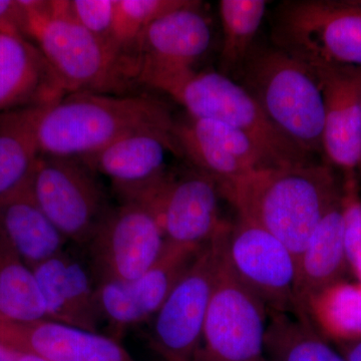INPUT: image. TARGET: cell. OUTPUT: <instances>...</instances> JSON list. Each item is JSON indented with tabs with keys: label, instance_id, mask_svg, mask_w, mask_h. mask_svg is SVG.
Here are the masks:
<instances>
[{
	"label": "cell",
	"instance_id": "obj_1",
	"mask_svg": "<svg viewBox=\"0 0 361 361\" xmlns=\"http://www.w3.org/2000/svg\"><path fill=\"white\" fill-rule=\"evenodd\" d=\"M220 189L237 215L279 239L296 261L311 233L342 195L332 168L312 161L255 171Z\"/></svg>",
	"mask_w": 361,
	"mask_h": 361
},
{
	"label": "cell",
	"instance_id": "obj_2",
	"mask_svg": "<svg viewBox=\"0 0 361 361\" xmlns=\"http://www.w3.org/2000/svg\"><path fill=\"white\" fill-rule=\"evenodd\" d=\"M175 120L167 104L146 94L71 92L42 108L40 154L82 160L134 133L173 135Z\"/></svg>",
	"mask_w": 361,
	"mask_h": 361
},
{
	"label": "cell",
	"instance_id": "obj_3",
	"mask_svg": "<svg viewBox=\"0 0 361 361\" xmlns=\"http://www.w3.org/2000/svg\"><path fill=\"white\" fill-rule=\"evenodd\" d=\"M240 73V85L287 139L310 157L323 152L324 102L306 61L276 45L254 47Z\"/></svg>",
	"mask_w": 361,
	"mask_h": 361
},
{
	"label": "cell",
	"instance_id": "obj_4",
	"mask_svg": "<svg viewBox=\"0 0 361 361\" xmlns=\"http://www.w3.org/2000/svg\"><path fill=\"white\" fill-rule=\"evenodd\" d=\"M30 37L71 92L127 94L137 84L126 59L109 51L73 18L68 1L23 0Z\"/></svg>",
	"mask_w": 361,
	"mask_h": 361
},
{
	"label": "cell",
	"instance_id": "obj_5",
	"mask_svg": "<svg viewBox=\"0 0 361 361\" xmlns=\"http://www.w3.org/2000/svg\"><path fill=\"white\" fill-rule=\"evenodd\" d=\"M165 92L195 118L217 121L249 135L276 168L311 163L310 155L271 123L260 104L238 82L218 71L189 70L149 85Z\"/></svg>",
	"mask_w": 361,
	"mask_h": 361
},
{
	"label": "cell",
	"instance_id": "obj_6",
	"mask_svg": "<svg viewBox=\"0 0 361 361\" xmlns=\"http://www.w3.org/2000/svg\"><path fill=\"white\" fill-rule=\"evenodd\" d=\"M272 39L305 61L361 68V0L283 1Z\"/></svg>",
	"mask_w": 361,
	"mask_h": 361
},
{
	"label": "cell",
	"instance_id": "obj_7",
	"mask_svg": "<svg viewBox=\"0 0 361 361\" xmlns=\"http://www.w3.org/2000/svg\"><path fill=\"white\" fill-rule=\"evenodd\" d=\"M221 198L217 180L194 168L183 176L168 172L122 202L147 209L158 221L167 243L199 249L227 222L221 217Z\"/></svg>",
	"mask_w": 361,
	"mask_h": 361
},
{
	"label": "cell",
	"instance_id": "obj_8",
	"mask_svg": "<svg viewBox=\"0 0 361 361\" xmlns=\"http://www.w3.org/2000/svg\"><path fill=\"white\" fill-rule=\"evenodd\" d=\"M268 314L262 301L235 274L226 258L224 242L201 346L193 361H258L264 357Z\"/></svg>",
	"mask_w": 361,
	"mask_h": 361
},
{
	"label": "cell",
	"instance_id": "obj_9",
	"mask_svg": "<svg viewBox=\"0 0 361 361\" xmlns=\"http://www.w3.org/2000/svg\"><path fill=\"white\" fill-rule=\"evenodd\" d=\"M229 224L202 247L154 317L151 343L164 360L193 361L200 348Z\"/></svg>",
	"mask_w": 361,
	"mask_h": 361
},
{
	"label": "cell",
	"instance_id": "obj_10",
	"mask_svg": "<svg viewBox=\"0 0 361 361\" xmlns=\"http://www.w3.org/2000/svg\"><path fill=\"white\" fill-rule=\"evenodd\" d=\"M30 189L52 224L80 245H87L111 208L96 173L78 159L40 155Z\"/></svg>",
	"mask_w": 361,
	"mask_h": 361
},
{
	"label": "cell",
	"instance_id": "obj_11",
	"mask_svg": "<svg viewBox=\"0 0 361 361\" xmlns=\"http://www.w3.org/2000/svg\"><path fill=\"white\" fill-rule=\"evenodd\" d=\"M166 239L156 218L144 207H111L87 242L97 284L129 282L142 276L160 258Z\"/></svg>",
	"mask_w": 361,
	"mask_h": 361
},
{
	"label": "cell",
	"instance_id": "obj_12",
	"mask_svg": "<svg viewBox=\"0 0 361 361\" xmlns=\"http://www.w3.org/2000/svg\"><path fill=\"white\" fill-rule=\"evenodd\" d=\"M225 254L240 281L262 301L269 315L294 314L297 261L279 239L237 215L226 234Z\"/></svg>",
	"mask_w": 361,
	"mask_h": 361
},
{
	"label": "cell",
	"instance_id": "obj_13",
	"mask_svg": "<svg viewBox=\"0 0 361 361\" xmlns=\"http://www.w3.org/2000/svg\"><path fill=\"white\" fill-rule=\"evenodd\" d=\"M212 28L201 2L183 6L157 18L142 33L134 56L137 85L193 70L210 47Z\"/></svg>",
	"mask_w": 361,
	"mask_h": 361
},
{
	"label": "cell",
	"instance_id": "obj_14",
	"mask_svg": "<svg viewBox=\"0 0 361 361\" xmlns=\"http://www.w3.org/2000/svg\"><path fill=\"white\" fill-rule=\"evenodd\" d=\"M200 249L166 243L160 258L142 276L97 283V305L110 325L111 336L120 341L128 327L155 317Z\"/></svg>",
	"mask_w": 361,
	"mask_h": 361
},
{
	"label": "cell",
	"instance_id": "obj_15",
	"mask_svg": "<svg viewBox=\"0 0 361 361\" xmlns=\"http://www.w3.org/2000/svg\"><path fill=\"white\" fill-rule=\"evenodd\" d=\"M306 63L314 71L324 102L323 152L344 174L356 173L361 166V68Z\"/></svg>",
	"mask_w": 361,
	"mask_h": 361
},
{
	"label": "cell",
	"instance_id": "obj_16",
	"mask_svg": "<svg viewBox=\"0 0 361 361\" xmlns=\"http://www.w3.org/2000/svg\"><path fill=\"white\" fill-rule=\"evenodd\" d=\"M0 348L49 361H137L114 337L49 319L0 320Z\"/></svg>",
	"mask_w": 361,
	"mask_h": 361
},
{
	"label": "cell",
	"instance_id": "obj_17",
	"mask_svg": "<svg viewBox=\"0 0 361 361\" xmlns=\"http://www.w3.org/2000/svg\"><path fill=\"white\" fill-rule=\"evenodd\" d=\"M168 153L180 156L172 134L142 130L126 135L82 161L94 173L108 177L123 199L167 174Z\"/></svg>",
	"mask_w": 361,
	"mask_h": 361
},
{
	"label": "cell",
	"instance_id": "obj_18",
	"mask_svg": "<svg viewBox=\"0 0 361 361\" xmlns=\"http://www.w3.org/2000/svg\"><path fill=\"white\" fill-rule=\"evenodd\" d=\"M66 94L37 44L0 33V113L51 106Z\"/></svg>",
	"mask_w": 361,
	"mask_h": 361
},
{
	"label": "cell",
	"instance_id": "obj_19",
	"mask_svg": "<svg viewBox=\"0 0 361 361\" xmlns=\"http://www.w3.org/2000/svg\"><path fill=\"white\" fill-rule=\"evenodd\" d=\"M47 319L97 332L102 319L97 283L89 271L65 251L32 268Z\"/></svg>",
	"mask_w": 361,
	"mask_h": 361
},
{
	"label": "cell",
	"instance_id": "obj_20",
	"mask_svg": "<svg viewBox=\"0 0 361 361\" xmlns=\"http://www.w3.org/2000/svg\"><path fill=\"white\" fill-rule=\"evenodd\" d=\"M348 270L341 200L316 226L297 260L294 316L310 320L311 300L327 287L343 280Z\"/></svg>",
	"mask_w": 361,
	"mask_h": 361
},
{
	"label": "cell",
	"instance_id": "obj_21",
	"mask_svg": "<svg viewBox=\"0 0 361 361\" xmlns=\"http://www.w3.org/2000/svg\"><path fill=\"white\" fill-rule=\"evenodd\" d=\"M0 235L30 269L63 252L66 241L42 212L30 186L0 202Z\"/></svg>",
	"mask_w": 361,
	"mask_h": 361
},
{
	"label": "cell",
	"instance_id": "obj_22",
	"mask_svg": "<svg viewBox=\"0 0 361 361\" xmlns=\"http://www.w3.org/2000/svg\"><path fill=\"white\" fill-rule=\"evenodd\" d=\"M42 108L0 113V202L30 186L42 155L37 123Z\"/></svg>",
	"mask_w": 361,
	"mask_h": 361
},
{
	"label": "cell",
	"instance_id": "obj_23",
	"mask_svg": "<svg viewBox=\"0 0 361 361\" xmlns=\"http://www.w3.org/2000/svg\"><path fill=\"white\" fill-rule=\"evenodd\" d=\"M264 353L271 361H346L310 320L285 313L270 315Z\"/></svg>",
	"mask_w": 361,
	"mask_h": 361
},
{
	"label": "cell",
	"instance_id": "obj_24",
	"mask_svg": "<svg viewBox=\"0 0 361 361\" xmlns=\"http://www.w3.org/2000/svg\"><path fill=\"white\" fill-rule=\"evenodd\" d=\"M40 319L47 314L35 274L0 235V320Z\"/></svg>",
	"mask_w": 361,
	"mask_h": 361
},
{
	"label": "cell",
	"instance_id": "obj_25",
	"mask_svg": "<svg viewBox=\"0 0 361 361\" xmlns=\"http://www.w3.org/2000/svg\"><path fill=\"white\" fill-rule=\"evenodd\" d=\"M265 0H221L219 14L223 42L218 73L231 78L240 73L254 47L266 13Z\"/></svg>",
	"mask_w": 361,
	"mask_h": 361
},
{
	"label": "cell",
	"instance_id": "obj_26",
	"mask_svg": "<svg viewBox=\"0 0 361 361\" xmlns=\"http://www.w3.org/2000/svg\"><path fill=\"white\" fill-rule=\"evenodd\" d=\"M308 318L324 337L338 343L361 339V283L341 280L317 294Z\"/></svg>",
	"mask_w": 361,
	"mask_h": 361
},
{
	"label": "cell",
	"instance_id": "obj_27",
	"mask_svg": "<svg viewBox=\"0 0 361 361\" xmlns=\"http://www.w3.org/2000/svg\"><path fill=\"white\" fill-rule=\"evenodd\" d=\"M185 2L186 0H116L114 42L135 73V51L142 33L157 18Z\"/></svg>",
	"mask_w": 361,
	"mask_h": 361
},
{
	"label": "cell",
	"instance_id": "obj_28",
	"mask_svg": "<svg viewBox=\"0 0 361 361\" xmlns=\"http://www.w3.org/2000/svg\"><path fill=\"white\" fill-rule=\"evenodd\" d=\"M68 4L71 16L82 27L109 51L126 59L121 56L114 42L116 0H68Z\"/></svg>",
	"mask_w": 361,
	"mask_h": 361
},
{
	"label": "cell",
	"instance_id": "obj_29",
	"mask_svg": "<svg viewBox=\"0 0 361 361\" xmlns=\"http://www.w3.org/2000/svg\"><path fill=\"white\" fill-rule=\"evenodd\" d=\"M341 211L349 270L355 274L361 263V197L356 173L344 174Z\"/></svg>",
	"mask_w": 361,
	"mask_h": 361
},
{
	"label": "cell",
	"instance_id": "obj_30",
	"mask_svg": "<svg viewBox=\"0 0 361 361\" xmlns=\"http://www.w3.org/2000/svg\"><path fill=\"white\" fill-rule=\"evenodd\" d=\"M0 33L32 42L30 18L23 0H0Z\"/></svg>",
	"mask_w": 361,
	"mask_h": 361
},
{
	"label": "cell",
	"instance_id": "obj_31",
	"mask_svg": "<svg viewBox=\"0 0 361 361\" xmlns=\"http://www.w3.org/2000/svg\"><path fill=\"white\" fill-rule=\"evenodd\" d=\"M341 353L346 361H361V339L360 341L339 343Z\"/></svg>",
	"mask_w": 361,
	"mask_h": 361
},
{
	"label": "cell",
	"instance_id": "obj_32",
	"mask_svg": "<svg viewBox=\"0 0 361 361\" xmlns=\"http://www.w3.org/2000/svg\"><path fill=\"white\" fill-rule=\"evenodd\" d=\"M13 361H49L39 356L27 355V353H13Z\"/></svg>",
	"mask_w": 361,
	"mask_h": 361
},
{
	"label": "cell",
	"instance_id": "obj_33",
	"mask_svg": "<svg viewBox=\"0 0 361 361\" xmlns=\"http://www.w3.org/2000/svg\"><path fill=\"white\" fill-rule=\"evenodd\" d=\"M355 275L356 277L358 278V280H360V283H361V263L360 264V266H358V268L357 269H356L355 272Z\"/></svg>",
	"mask_w": 361,
	"mask_h": 361
},
{
	"label": "cell",
	"instance_id": "obj_34",
	"mask_svg": "<svg viewBox=\"0 0 361 361\" xmlns=\"http://www.w3.org/2000/svg\"><path fill=\"white\" fill-rule=\"evenodd\" d=\"M258 361H271V360H268V358L266 357V356H264V357L261 358V360H259Z\"/></svg>",
	"mask_w": 361,
	"mask_h": 361
},
{
	"label": "cell",
	"instance_id": "obj_35",
	"mask_svg": "<svg viewBox=\"0 0 361 361\" xmlns=\"http://www.w3.org/2000/svg\"><path fill=\"white\" fill-rule=\"evenodd\" d=\"M165 361H180V360H165Z\"/></svg>",
	"mask_w": 361,
	"mask_h": 361
},
{
	"label": "cell",
	"instance_id": "obj_36",
	"mask_svg": "<svg viewBox=\"0 0 361 361\" xmlns=\"http://www.w3.org/2000/svg\"><path fill=\"white\" fill-rule=\"evenodd\" d=\"M360 172L361 173V166H360Z\"/></svg>",
	"mask_w": 361,
	"mask_h": 361
}]
</instances>
